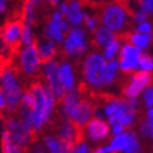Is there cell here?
Listing matches in <instances>:
<instances>
[{
  "label": "cell",
  "instance_id": "cell-38",
  "mask_svg": "<svg viewBox=\"0 0 153 153\" xmlns=\"http://www.w3.org/2000/svg\"><path fill=\"white\" fill-rule=\"evenodd\" d=\"M111 126V135H116V134H122L123 131H126L127 128L124 127L123 124L120 123H114V124H109Z\"/></svg>",
  "mask_w": 153,
  "mask_h": 153
},
{
  "label": "cell",
  "instance_id": "cell-43",
  "mask_svg": "<svg viewBox=\"0 0 153 153\" xmlns=\"http://www.w3.org/2000/svg\"><path fill=\"white\" fill-rule=\"evenodd\" d=\"M62 0H42V3L44 4H51L53 7H57V4L60 3Z\"/></svg>",
  "mask_w": 153,
  "mask_h": 153
},
{
  "label": "cell",
  "instance_id": "cell-41",
  "mask_svg": "<svg viewBox=\"0 0 153 153\" xmlns=\"http://www.w3.org/2000/svg\"><path fill=\"white\" fill-rule=\"evenodd\" d=\"M92 153H111L107 148V145H99V146H96L94 149H92Z\"/></svg>",
  "mask_w": 153,
  "mask_h": 153
},
{
  "label": "cell",
  "instance_id": "cell-1",
  "mask_svg": "<svg viewBox=\"0 0 153 153\" xmlns=\"http://www.w3.org/2000/svg\"><path fill=\"white\" fill-rule=\"evenodd\" d=\"M30 90L34 94L32 108L25 109L19 107L18 118L34 133H41L52 120V116L56 112L59 97L45 83H34L32 85Z\"/></svg>",
  "mask_w": 153,
  "mask_h": 153
},
{
  "label": "cell",
  "instance_id": "cell-6",
  "mask_svg": "<svg viewBox=\"0 0 153 153\" xmlns=\"http://www.w3.org/2000/svg\"><path fill=\"white\" fill-rule=\"evenodd\" d=\"M1 88L7 96V111L10 114L18 111L21 100L23 96V88L19 81L18 73L13 67H4L3 68V78H1Z\"/></svg>",
  "mask_w": 153,
  "mask_h": 153
},
{
  "label": "cell",
  "instance_id": "cell-34",
  "mask_svg": "<svg viewBox=\"0 0 153 153\" xmlns=\"http://www.w3.org/2000/svg\"><path fill=\"white\" fill-rule=\"evenodd\" d=\"M137 7L149 16H153V0H137Z\"/></svg>",
  "mask_w": 153,
  "mask_h": 153
},
{
  "label": "cell",
  "instance_id": "cell-16",
  "mask_svg": "<svg viewBox=\"0 0 153 153\" xmlns=\"http://www.w3.org/2000/svg\"><path fill=\"white\" fill-rule=\"evenodd\" d=\"M93 116H94V105H93L89 100L82 99L78 102V105L73 109V112L70 114L68 119H70L71 122H74L78 127L83 128L85 124L88 123Z\"/></svg>",
  "mask_w": 153,
  "mask_h": 153
},
{
  "label": "cell",
  "instance_id": "cell-20",
  "mask_svg": "<svg viewBox=\"0 0 153 153\" xmlns=\"http://www.w3.org/2000/svg\"><path fill=\"white\" fill-rule=\"evenodd\" d=\"M37 45V49H38V53L41 56L42 62L45 60H51V59H56L57 53H59V45L57 42L52 41L49 38H42L40 41L36 42Z\"/></svg>",
  "mask_w": 153,
  "mask_h": 153
},
{
  "label": "cell",
  "instance_id": "cell-18",
  "mask_svg": "<svg viewBox=\"0 0 153 153\" xmlns=\"http://www.w3.org/2000/svg\"><path fill=\"white\" fill-rule=\"evenodd\" d=\"M86 15L88 13L83 8L81 0H68V10H67L64 18L70 23V26H82Z\"/></svg>",
  "mask_w": 153,
  "mask_h": 153
},
{
  "label": "cell",
  "instance_id": "cell-48",
  "mask_svg": "<svg viewBox=\"0 0 153 153\" xmlns=\"http://www.w3.org/2000/svg\"><path fill=\"white\" fill-rule=\"evenodd\" d=\"M0 30H1V29H0Z\"/></svg>",
  "mask_w": 153,
  "mask_h": 153
},
{
  "label": "cell",
  "instance_id": "cell-47",
  "mask_svg": "<svg viewBox=\"0 0 153 153\" xmlns=\"http://www.w3.org/2000/svg\"><path fill=\"white\" fill-rule=\"evenodd\" d=\"M152 153H153V150H152Z\"/></svg>",
  "mask_w": 153,
  "mask_h": 153
},
{
  "label": "cell",
  "instance_id": "cell-4",
  "mask_svg": "<svg viewBox=\"0 0 153 153\" xmlns=\"http://www.w3.org/2000/svg\"><path fill=\"white\" fill-rule=\"evenodd\" d=\"M62 52L67 57L79 59L89 53L90 40L88 36V30L82 26H71L64 36V40L60 44Z\"/></svg>",
  "mask_w": 153,
  "mask_h": 153
},
{
  "label": "cell",
  "instance_id": "cell-11",
  "mask_svg": "<svg viewBox=\"0 0 153 153\" xmlns=\"http://www.w3.org/2000/svg\"><path fill=\"white\" fill-rule=\"evenodd\" d=\"M152 74L143 73V71H135L131 73L127 82L123 88V97L126 99H140L142 92L146 89V86L152 83Z\"/></svg>",
  "mask_w": 153,
  "mask_h": 153
},
{
  "label": "cell",
  "instance_id": "cell-35",
  "mask_svg": "<svg viewBox=\"0 0 153 153\" xmlns=\"http://www.w3.org/2000/svg\"><path fill=\"white\" fill-rule=\"evenodd\" d=\"M134 30L140 33H153V22H150L149 19H148L145 22L134 25Z\"/></svg>",
  "mask_w": 153,
  "mask_h": 153
},
{
  "label": "cell",
  "instance_id": "cell-46",
  "mask_svg": "<svg viewBox=\"0 0 153 153\" xmlns=\"http://www.w3.org/2000/svg\"><path fill=\"white\" fill-rule=\"evenodd\" d=\"M130 1H133V0H130Z\"/></svg>",
  "mask_w": 153,
  "mask_h": 153
},
{
  "label": "cell",
  "instance_id": "cell-26",
  "mask_svg": "<svg viewBox=\"0 0 153 153\" xmlns=\"http://www.w3.org/2000/svg\"><path fill=\"white\" fill-rule=\"evenodd\" d=\"M122 44H123V41H122L120 38L115 37L111 42H108V44L105 45V47L101 49V52L105 56V59H107V60L118 59L119 53H120V49H122Z\"/></svg>",
  "mask_w": 153,
  "mask_h": 153
},
{
  "label": "cell",
  "instance_id": "cell-25",
  "mask_svg": "<svg viewBox=\"0 0 153 153\" xmlns=\"http://www.w3.org/2000/svg\"><path fill=\"white\" fill-rule=\"evenodd\" d=\"M0 145H1V153H25V148L19 146L14 142L11 138V134L6 127L1 130V135H0Z\"/></svg>",
  "mask_w": 153,
  "mask_h": 153
},
{
  "label": "cell",
  "instance_id": "cell-45",
  "mask_svg": "<svg viewBox=\"0 0 153 153\" xmlns=\"http://www.w3.org/2000/svg\"><path fill=\"white\" fill-rule=\"evenodd\" d=\"M109 1H123V0H109Z\"/></svg>",
  "mask_w": 153,
  "mask_h": 153
},
{
  "label": "cell",
  "instance_id": "cell-30",
  "mask_svg": "<svg viewBox=\"0 0 153 153\" xmlns=\"http://www.w3.org/2000/svg\"><path fill=\"white\" fill-rule=\"evenodd\" d=\"M100 25H101V22H100V16L93 15V14H88V15H86L85 22H83V26H85V29L89 33L96 32Z\"/></svg>",
  "mask_w": 153,
  "mask_h": 153
},
{
  "label": "cell",
  "instance_id": "cell-40",
  "mask_svg": "<svg viewBox=\"0 0 153 153\" xmlns=\"http://www.w3.org/2000/svg\"><path fill=\"white\" fill-rule=\"evenodd\" d=\"M32 153H48L47 149H45L44 143H34L32 146Z\"/></svg>",
  "mask_w": 153,
  "mask_h": 153
},
{
  "label": "cell",
  "instance_id": "cell-37",
  "mask_svg": "<svg viewBox=\"0 0 153 153\" xmlns=\"http://www.w3.org/2000/svg\"><path fill=\"white\" fill-rule=\"evenodd\" d=\"M145 120L149 124L150 128V140H153V107H149L146 108V112H145Z\"/></svg>",
  "mask_w": 153,
  "mask_h": 153
},
{
  "label": "cell",
  "instance_id": "cell-8",
  "mask_svg": "<svg viewBox=\"0 0 153 153\" xmlns=\"http://www.w3.org/2000/svg\"><path fill=\"white\" fill-rule=\"evenodd\" d=\"M70 27V23L66 21L64 15L57 8H55L49 14L47 22H45L44 37L49 38V40L57 42V44H62V41L64 40V36H66V33L68 32Z\"/></svg>",
  "mask_w": 153,
  "mask_h": 153
},
{
  "label": "cell",
  "instance_id": "cell-21",
  "mask_svg": "<svg viewBox=\"0 0 153 153\" xmlns=\"http://www.w3.org/2000/svg\"><path fill=\"white\" fill-rule=\"evenodd\" d=\"M42 0H23L22 7V21L36 26L38 18V11L41 8Z\"/></svg>",
  "mask_w": 153,
  "mask_h": 153
},
{
  "label": "cell",
  "instance_id": "cell-22",
  "mask_svg": "<svg viewBox=\"0 0 153 153\" xmlns=\"http://www.w3.org/2000/svg\"><path fill=\"white\" fill-rule=\"evenodd\" d=\"M134 131L133 130H126L122 134H116V135H111V138L108 140L107 148L111 153H122L124 150V148L127 146L128 141H130L131 135Z\"/></svg>",
  "mask_w": 153,
  "mask_h": 153
},
{
  "label": "cell",
  "instance_id": "cell-39",
  "mask_svg": "<svg viewBox=\"0 0 153 153\" xmlns=\"http://www.w3.org/2000/svg\"><path fill=\"white\" fill-rule=\"evenodd\" d=\"M7 96L6 93H4L3 88L0 86V112H3V111H7Z\"/></svg>",
  "mask_w": 153,
  "mask_h": 153
},
{
  "label": "cell",
  "instance_id": "cell-12",
  "mask_svg": "<svg viewBox=\"0 0 153 153\" xmlns=\"http://www.w3.org/2000/svg\"><path fill=\"white\" fill-rule=\"evenodd\" d=\"M4 127L10 131L11 134V138L14 140V142L16 145L22 148H27L33 141V133L34 131L30 127H27L25 123L19 118H8L6 119V123H4Z\"/></svg>",
  "mask_w": 153,
  "mask_h": 153
},
{
  "label": "cell",
  "instance_id": "cell-5",
  "mask_svg": "<svg viewBox=\"0 0 153 153\" xmlns=\"http://www.w3.org/2000/svg\"><path fill=\"white\" fill-rule=\"evenodd\" d=\"M128 8L123 4V1H109L104 4L100 11V22L105 27L111 29L116 34L124 32L130 21Z\"/></svg>",
  "mask_w": 153,
  "mask_h": 153
},
{
  "label": "cell",
  "instance_id": "cell-2",
  "mask_svg": "<svg viewBox=\"0 0 153 153\" xmlns=\"http://www.w3.org/2000/svg\"><path fill=\"white\" fill-rule=\"evenodd\" d=\"M118 59L107 60L102 52L93 51L85 55L81 64L82 81L93 90H102L111 88L120 74Z\"/></svg>",
  "mask_w": 153,
  "mask_h": 153
},
{
  "label": "cell",
  "instance_id": "cell-3",
  "mask_svg": "<svg viewBox=\"0 0 153 153\" xmlns=\"http://www.w3.org/2000/svg\"><path fill=\"white\" fill-rule=\"evenodd\" d=\"M140 108L138 99L111 97L102 104L104 119L109 124L120 123L126 128H130L137 120V112Z\"/></svg>",
  "mask_w": 153,
  "mask_h": 153
},
{
  "label": "cell",
  "instance_id": "cell-36",
  "mask_svg": "<svg viewBox=\"0 0 153 153\" xmlns=\"http://www.w3.org/2000/svg\"><path fill=\"white\" fill-rule=\"evenodd\" d=\"M138 135H141L142 138H150V128L149 124L146 123V120L141 122L138 124Z\"/></svg>",
  "mask_w": 153,
  "mask_h": 153
},
{
  "label": "cell",
  "instance_id": "cell-44",
  "mask_svg": "<svg viewBox=\"0 0 153 153\" xmlns=\"http://www.w3.org/2000/svg\"><path fill=\"white\" fill-rule=\"evenodd\" d=\"M1 78H3V70H0V86H1Z\"/></svg>",
  "mask_w": 153,
  "mask_h": 153
},
{
  "label": "cell",
  "instance_id": "cell-19",
  "mask_svg": "<svg viewBox=\"0 0 153 153\" xmlns=\"http://www.w3.org/2000/svg\"><path fill=\"white\" fill-rule=\"evenodd\" d=\"M41 142L44 143L48 153H73V145L59 138L56 134H45Z\"/></svg>",
  "mask_w": 153,
  "mask_h": 153
},
{
  "label": "cell",
  "instance_id": "cell-7",
  "mask_svg": "<svg viewBox=\"0 0 153 153\" xmlns=\"http://www.w3.org/2000/svg\"><path fill=\"white\" fill-rule=\"evenodd\" d=\"M16 64L18 70L25 76H34L41 71L42 59L38 53L37 45H27L22 47L16 55Z\"/></svg>",
  "mask_w": 153,
  "mask_h": 153
},
{
  "label": "cell",
  "instance_id": "cell-14",
  "mask_svg": "<svg viewBox=\"0 0 153 153\" xmlns=\"http://www.w3.org/2000/svg\"><path fill=\"white\" fill-rule=\"evenodd\" d=\"M23 30V21L22 19H11L0 30V38L6 47L15 48L16 45H21Z\"/></svg>",
  "mask_w": 153,
  "mask_h": 153
},
{
  "label": "cell",
  "instance_id": "cell-28",
  "mask_svg": "<svg viewBox=\"0 0 153 153\" xmlns=\"http://www.w3.org/2000/svg\"><path fill=\"white\" fill-rule=\"evenodd\" d=\"M138 71H143V73H153V55L146 51H142L140 59V66H138Z\"/></svg>",
  "mask_w": 153,
  "mask_h": 153
},
{
  "label": "cell",
  "instance_id": "cell-42",
  "mask_svg": "<svg viewBox=\"0 0 153 153\" xmlns=\"http://www.w3.org/2000/svg\"><path fill=\"white\" fill-rule=\"evenodd\" d=\"M8 8V0H0V16L4 15Z\"/></svg>",
  "mask_w": 153,
  "mask_h": 153
},
{
  "label": "cell",
  "instance_id": "cell-9",
  "mask_svg": "<svg viewBox=\"0 0 153 153\" xmlns=\"http://www.w3.org/2000/svg\"><path fill=\"white\" fill-rule=\"evenodd\" d=\"M141 55H142V51H141L140 48L133 45L128 40L123 41L120 53H119V57H118L119 68H120L122 73L131 74V73L138 71Z\"/></svg>",
  "mask_w": 153,
  "mask_h": 153
},
{
  "label": "cell",
  "instance_id": "cell-31",
  "mask_svg": "<svg viewBox=\"0 0 153 153\" xmlns=\"http://www.w3.org/2000/svg\"><path fill=\"white\" fill-rule=\"evenodd\" d=\"M71 152L73 153H92V146H90V142L88 140H78L73 143V148H71Z\"/></svg>",
  "mask_w": 153,
  "mask_h": 153
},
{
  "label": "cell",
  "instance_id": "cell-10",
  "mask_svg": "<svg viewBox=\"0 0 153 153\" xmlns=\"http://www.w3.org/2000/svg\"><path fill=\"white\" fill-rule=\"evenodd\" d=\"M83 135L89 142L100 143L111 137V126L104 118L93 116L83 127Z\"/></svg>",
  "mask_w": 153,
  "mask_h": 153
},
{
  "label": "cell",
  "instance_id": "cell-24",
  "mask_svg": "<svg viewBox=\"0 0 153 153\" xmlns=\"http://www.w3.org/2000/svg\"><path fill=\"white\" fill-rule=\"evenodd\" d=\"M127 40L141 51H148L153 44V33H140L134 30L127 36Z\"/></svg>",
  "mask_w": 153,
  "mask_h": 153
},
{
  "label": "cell",
  "instance_id": "cell-29",
  "mask_svg": "<svg viewBox=\"0 0 153 153\" xmlns=\"http://www.w3.org/2000/svg\"><path fill=\"white\" fill-rule=\"evenodd\" d=\"M122 153H142V145H141L140 137H138V134L135 131L133 133L127 146L124 148V150Z\"/></svg>",
  "mask_w": 153,
  "mask_h": 153
},
{
  "label": "cell",
  "instance_id": "cell-33",
  "mask_svg": "<svg viewBox=\"0 0 153 153\" xmlns=\"http://www.w3.org/2000/svg\"><path fill=\"white\" fill-rule=\"evenodd\" d=\"M149 19V15H148L146 13H143L142 10H140L137 7V10H134L133 13H131V22L134 23V25H138V23L141 22H145V21H148Z\"/></svg>",
  "mask_w": 153,
  "mask_h": 153
},
{
  "label": "cell",
  "instance_id": "cell-27",
  "mask_svg": "<svg viewBox=\"0 0 153 153\" xmlns=\"http://www.w3.org/2000/svg\"><path fill=\"white\" fill-rule=\"evenodd\" d=\"M36 44V33H34V25L27 22H23V30H22V38H21V47H27V45Z\"/></svg>",
  "mask_w": 153,
  "mask_h": 153
},
{
  "label": "cell",
  "instance_id": "cell-13",
  "mask_svg": "<svg viewBox=\"0 0 153 153\" xmlns=\"http://www.w3.org/2000/svg\"><path fill=\"white\" fill-rule=\"evenodd\" d=\"M57 68H59V62L56 59H51V60L42 62L41 66V74L45 79V85L51 88V90L60 99L64 96V89L62 88L60 81H59V75H57Z\"/></svg>",
  "mask_w": 153,
  "mask_h": 153
},
{
  "label": "cell",
  "instance_id": "cell-32",
  "mask_svg": "<svg viewBox=\"0 0 153 153\" xmlns=\"http://www.w3.org/2000/svg\"><path fill=\"white\" fill-rule=\"evenodd\" d=\"M141 101H142L145 108L153 107V82L150 83V85H148L146 89L142 92V94H141Z\"/></svg>",
  "mask_w": 153,
  "mask_h": 153
},
{
  "label": "cell",
  "instance_id": "cell-23",
  "mask_svg": "<svg viewBox=\"0 0 153 153\" xmlns=\"http://www.w3.org/2000/svg\"><path fill=\"white\" fill-rule=\"evenodd\" d=\"M115 37H118L116 33L112 32L111 29L105 27L104 25H100L99 27H97V30L93 32L92 42H93V45L97 47L99 49H102V48L108 44V42H111Z\"/></svg>",
  "mask_w": 153,
  "mask_h": 153
},
{
  "label": "cell",
  "instance_id": "cell-15",
  "mask_svg": "<svg viewBox=\"0 0 153 153\" xmlns=\"http://www.w3.org/2000/svg\"><path fill=\"white\" fill-rule=\"evenodd\" d=\"M57 75L60 81L62 88L64 92H70V90L76 89L78 86V78H76V71L73 63L68 60L59 62V68H57Z\"/></svg>",
  "mask_w": 153,
  "mask_h": 153
},
{
  "label": "cell",
  "instance_id": "cell-17",
  "mask_svg": "<svg viewBox=\"0 0 153 153\" xmlns=\"http://www.w3.org/2000/svg\"><path fill=\"white\" fill-rule=\"evenodd\" d=\"M79 133H81V127H78L70 119L62 118V120L56 126V135L59 138H62L63 141H66V142L71 143V145L75 141L79 140Z\"/></svg>",
  "mask_w": 153,
  "mask_h": 153
}]
</instances>
